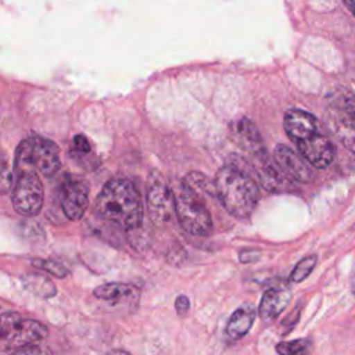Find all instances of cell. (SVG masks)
Masks as SVG:
<instances>
[{
	"label": "cell",
	"instance_id": "cell-15",
	"mask_svg": "<svg viewBox=\"0 0 355 355\" xmlns=\"http://www.w3.org/2000/svg\"><path fill=\"white\" fill-rule=\"evenodd\" d=\"M93 294L96 298L112 304H133V301L137 302L139 300V288L129 283H105L96 287Z\"/></svg>",
	"mask_w": 355,
	"mask_h": 355
},
{
	"label": "cell",
	"instance_id": "cell-13",
	"mask_svg": "<svg viewBox=\"0 0 355 355\" xmlns=\"http://www.w3.org/2000/svg\"><path fill=\"white\" fill-rule=\"evenodd\" d=\"M287 136L294 141H301L318 133L316 118L304 110H288L283 121Z\"/></svg>",
	"mask_w": 355,
	"mask_h": 355
},
{
	"label": "cell",
	"instance_id": "cell-2",
	"mask_svg": "<svg viewBox=\"0 0 355 355\" xmlns=\"http://www.w3.org/2000/svg\"><path fill=\"white\" fill-rule=\"evenodd\" d=\"M214 186L223 208L236 218H248L259 201V189L254 179L234 165L219 168Z\"/></svg>",
	"mask_w": 355,
	"mask_h": 355
},
{
	"label": "cell",
	"instance_id": "cell-18",
	"mask_svg": "<svg viewBox=\"0 0 355 355\" xmlns=\"http://www.w3.org/2000/svg\"><path fill=\"white\" fill-rule=\"evenodd\" d=\"M237 135L240 136V141L243 143V146L252 154L265 150L262 144V137L250 119L244 118L237 123Z\"/></svg>",
	"mask_w": 355,
	"mask_h": 355
},
{
	"label": "cell",
	"instance_id": "cell-7",
	"mask_svg": "<svg viewBox=\"0 0 355 355\" xmlns=\"http://www.w3.org/2000/svg\"><path fill=\"white\" fill-rule=\"evenodd\" d=\"M146 208L151 220L159 225L169 222L171 218L176 215L175 193L157 171H154L148 178Z\"/></svg>",
	"mask_w": 355,
	"mask_h": 355
},
{
	"label": "cell",
	"instance_id": "cell-21",
	"mask_svg": "<svg viewBox=\"0 0 355 355\" xmlns=\"http://www.w3.org/2000/svg\"><path fill=\"white\" fill-rule=\"evenodd\" d=\"M311 345V341L306 338H300V340H294V341H288V343H280L276 347V351L279 354L283 355H291V354H302L305 351H308Z\"/></svg>",
	"mask_w": 355,
	"mask_h": 355
},
{
	"label": "cell",
	"instance_id": "cell-6",
	"mask_svg": "<svg viewBox=\"0 0 355 355\" xmlns=\"http://www.w3.org/2000/svg\"><path fill=\"white\" fill-rule=\"evenodd\" d=\"M12 207L22 216H35L40 212L44 200V189L36 171L19 173L12 189Z\"/></svg>",
	"mask_w": 355,
	"mask_h": 355
},
{
	"label": "cell",
	"instance_id": "cell-14",
	"mask_svg": "<svg viewBox=\"0 0 355 355\" xmlns=\"http://www.w3.org/2000/svg\"><path fill=\"white\" fill-rule=\"evenodd\" d=\"M291 300V291L286 286H276L268 288L259 304V316L263 322L276 319L288 305Z\"/></svg>",
	"mask_w": 355,
	"mask_h": 355
},
{
	"label": "cell",
	"instance_id": "cell-20",
	"mask_svg": "<svg viewBox=\"0 0 355 355\" xmlns=\"http://www.w3.org/2000/svg\"><path fill=\"white\" fill-rule=\"evenodd\" d=\"M32 265L36 268H40V269L46 270L47 273L54 275L55 277H60V279L68 276V273H69L65 266H62L61 263L51 261V259H33Z\"/></svg>",
	"mask_w": 355,
	"mask_h": 355
},
{
	"label": "cell",
	"instance_id": "cell-16",
	"mask_svg": "<svg viewBox=\"0 0 355 355\" xmlns=\"http://www.w3.org/2000/svg\"><path fill=\"white\" fill-rule=\"evenodd\" d=\"M254 320H255V308L251 305L240 306L233 312V315L227 322V326H226L227 336L233 340H239L244 337L250 331Z\"/></svg>",
	"mask_w": 355,
	"mask_h": 355
},
{
	"label": "cell",
	"instance_id": "cell-19",
	"mask_svg": "<svg viewBox=\"0 0 355 355\" xmlns=\"http://www.w3.org/2000/svg\"><path fill=\"white\" fill-rule=\"evenodd\" d=\"M316 265V255H309L305 257L304 259H301L295 268L293 269V272L290 273V280L293 283H300L302 282L305 277H308V275L313 270Z\"/></svg>",
	"mask_w": 355,
	"mask_h": 355
},
{
	"label": "cell",
	"instance_id": "cell-8",
	"mask_svg": "<svg viewBox=\"0 0 355 355\" xmlns=\"http://www.w3.org/2000/svg\"><path fill=\"white\" fill-rule=\"evenodd\" d=\"M273 158L288 179L301 183H308L313 180L315 166L301 153L298 154L284 144H277L275 147Z\"/></svg>",
	"mask_w": 355,
	"mask_h": 355
},
{
	"label": "cell",
	"instance_id": "cell-11",
	"mask_svg": "<svg viewBox=\"0 0 355 355\" xmlns=\"http://www.w3.org/2000/svg\"><path fill=\"white\" fill-rule=\"evenodd\" d=\"M89 204V186L83 180H68L61 190V207L69 220H79Z\"/></svg>",
	"mask_w": 355,
	"mask_h": 355
},
{
	"label": "cell",
	"instance_id": "cell-10",
	"mask_svg": "<svg viewBox=\"0 0 355 355\" xmlns=\"http://www.w3.org/2000/svg\"><path fill=\"white\" fill-rule=\"evenodd\" d=\"M295 144L298 151L318 169L327 168L336 158V146L323 135L315 133Z\"/></svg>",
	"mask_w": 355,
	"mask_h": 355
},
{
	"label": "cell",
	"instance_id": "cell-17",
	"mask_svg": "<svg viewBox=\"0 0 355 355\" xmlns=\"http://www.w3.org/2000/svg\"><path fill=\"white\" fill-rule=\"evenodd\" d=\"M21 282L26 290L40 298H51L57 294V288L53 282L44 276L36 273H26L21 277Z\"/></svg>",
	"mask_w": 355,
	"mask_h": 355
},
{
	"label": "cell",
	"instance_id": "cell-5",
	"mask_svg": "<svg viewBox=\"0 0 355 355\" xmlns=\"http://www.w3.org/2000/svg\"><path fill=\"white\" fill-rule=\"evenodd\" d=\"M49 334V329L32 319H22L17 312H4L0 322V344L4 351L14 352L26 345H37Z\"/></svg>",
	"mask_w": 355,
	"mask_h": 355
},
{
	"label": "cell",
	"instance_id": "cell-25",
	"mask_svg": "<svg viewBox=\"0 0 355 355\" xmlns=\"http://www.w3.org/2000/svg\"><path fill=\"white\" fill-rule=\"evenodd\" d=\"M347 8L351 11V14L355 17V0H344Z\"/></svg>",
	"mask_w": 355,
	"mask_h": 355
},
{
	"label": "cell",
	"instance_id": "cell-23",
	"mask_svg": "<svg viewBox=\"0 0 355 355\" xmlns=\"http://www.w3.org/2000/svg\"><path fill=\"white\" fill-rule=\"evenodd\" d=\"M73 146L80 153H89L90 151V144H89V140L83 136V135H76L73 137Z\"/></svg>",
	"mask_w": 355,
	"mask_h": 355
},
{
	"label": "cell",
	"instance_id": "cell-24",
	"mask_svg": "<svg viewBox=\"0 0 355 355\" xmlns=\"http://www.w3.org/2000/svg\"><path fill=\"white\" fill-rule=\"evenodd\" d=\"M175 306H176V311L180 316H184L190 308V302H189V298L186 295H179L176 298V302H175Z\"/></svg>",
	"mask_w": 355,
	"mask_h": 355
},
{
	"label": "cell",
	"instance_id": "cell-26",
	"mask_svg": "<svg viewBox=\"0 0 355 355\" xmlns=\"http://www.w3.org/2000/svg\"><path fill=\"white\" fill-rule=\"evenodd\" d=\"M354 287H355V283H354Z\"/></svg>",
	"mask_w": 355,
	"mask_h": 355
},
{
	"label": "cell",
	"instance_id": "cell-1",
	"mask_svg": "<svg viewBox=\"0 0 355 355\" xmlns=\"http://www.w3.org/2000/svg\"><path fill=\"white\" fill-rule=\"evenodd\" d=\"M97 214L125 230H136L143 222V201L139 190L125 178L108 180L97 196Z\"/></svg>",
	"mask_w": 355,
	"mask_h": 355
},
{
	"label": "cell",
	"instance_id": "cell-9",
	"mask_svg": "<svg viewBox=\"0 0 355 355\" xmlns=\"http://www.w3.org/2000/svg\"><path fill=\"white\" fill-rule=\"evenodd\" d=\"M334 94L330 101L331 118L340 129L352 133V139L345 146L355 151V96L345 89H338Z\"/></svg>",
	"mask_w": 355,
	"mask_h": 355
},
{
	"label": "cell",
	"instance_id": "cell-12",
	"mask_svg": "<svg viewBox=\"0 0 355 355\" xmlns=\"http://www.w3.org/2000/svg\"><path fill=\"white\" fill-rule=\"evenodd\" d=\"M252 155L255 158V171L263 189H266L268 191H282L286 187L291 186L288 178L279 168L275 158L270 159L265 150Z\"/></svg>",
	"mask_w": 355,
	"mask_h": 355
},
{
	"label": "cell",
	"instance_id": "cell-4",
	"mask_svg": "<svg viewBox=\"0 0 355 355\" xmlns=\"http://www.w3.org/2000/svg\"><path fill=\"white\" fill-rule=\"evenodd\" d=\"M176 198V218L180 226L190 234L205 237L212 233V216L201 194L184 180L180 184Z\"/></svg>",
	"mask_w": 355,
	"mask_h": 355
},
{
	"label": "cell",
	"instance_id": "cell-3",
	"mask_svg": "<svg viewBox=\"0 0 355 355\" xmlns=\"http://www.w3.org/2000/svg\"><path fill=\"white\" fill-rule=\"evenodd\" d=\"M58 146L42 136H29L19 143L15 151V169L18 173L24 171H36L50 178L60 169Z\"/></svg>",
	"mask_w": 355,
	"mask_h": 355
},
{
	"label": "cell",
	"instance_id": "cell-22",
	"mask_svg": "<svg viewBox=\"0 0 355 355\" xmlns=\"http://www.w3.org/2000/svg\"><path fill=\"white\" fill-rule=\"evenodd\" d=\"M14 182L12 178V171L8 166V164L6 161H3V169H1V191L7 193L11 189V184Z\"/></svg>",
	"mask_w": 355,
	"mask_h": 355
}]
</instances>
